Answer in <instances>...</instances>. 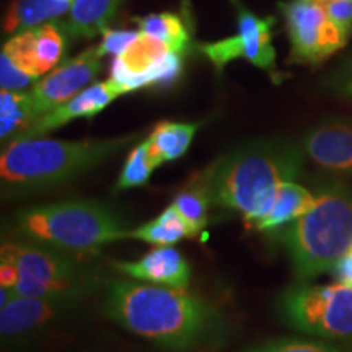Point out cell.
<instances>
[{"mask_svg": "<svg viewBox=\"0 0 352 352\" xmlns=\"http://www.w3.org/2000/svg\"><path fill=\"white\" fill-rule=\"evenodd\" d=\"M104 311L126 331L176 352L196 349L222 333V320L209 303L183 289L135 279L109 283Z\"/></svg>", "mask_w": 352, "mask_h": 352, "instance_id": "1", "label": "cell"}, {"mask_svg": "<svg viewBox=\"0 0 352 352\" xmlns=\"http://www.w3.org/2000/svg\"><path fill=\"white\" fill-rule=\"evenodd\" d=\"M302 170V152L284 139H256L220 157L204 176L212 204L243 215L246 226L263 219L277 189Z\"/></svg>", "mask_w": 352, "mask_h": 352, "instance_id": "2", "label": "cell"}, {"mask_svg": "<svg viewBox=\"0 0 352 352\" xmlns=\"http://www.w3.org/2000/svg\"><path fill=\"white\" fill-rule=\"evenodd\" d=\"M134 138L54 140L13 139L0 157V178L8 192H33L94 170Z\"/></svg>", "mask_w": 352, "mask_h": 352, "instance_id": "3", "label": "cell"}, {"mask_svg": "<svg viewBox=\"0 0 352 352\" xmlns=\"http://www.w3.org/2000/svg\"><path fill=\"white\" fill-rule=\"evenodd\" d=\"M21 239L78 254L131 239L120 210L101 201H60L21 210L16 215Z\"/></svg>", "mask_w": 352, "mask_h": 352, "instance_id": "4", "label": "cell"}, {"mask_svg": "<svg viewBox=\"0 0 352 352\" xmlns=\"http://www.w3.org/2000/svg\"><path fill=\"white\" fill-rule=\"evenodd\" d=\"M0 283L21 297L85 298L98 276L74 253L20 239L2 245Z\"/></svg>", "mask_w": 352, "mask_h": 352, "instance_id": "5", "label": "cell"}, {"mask_svg": "<svg viewBox=\"0 0 352 352\" xmlns=\"http://www.w3.org/2000/svg\"><path fill=\"white\" fill-rule=\"evenodd\" d=\"M283 243L303 279L333 271L352 246L351 192L344 188L321 191L314 208L285 228Z\"/></svg>", "mask_w": 352, "mask_h": 352, "instance_id": "6", "label": "cell"}, {"mask_svg": "<svg viewBox=\"0 0 352 352\" xmlns=\"http://www.w3.org/2000/svg\"><path fill=\"white\" fill-rule=\"evenodd\" d=\"M285 321L298 331L352 340V285H297L280 298Z\"/></svg>", "mask_w": 352, "mask_h": 352, "instance_id": "7", "label": "cell"}, {"mask_svg": "<svg viewBox=\"0 0 352 352\" xmlns=\"http://www.w3.org/2000/svg\"><path fill=\"white\" fill-rule=\"evenodd\" d=\"M83 298L21 297L0 308L2 344L8 349L33 346L51 333L64 328L80 314Z\"/></svg>", "mask_w": 352, "mask_h": 352, "instance_id": "8", "label": "cell"}, {"mask_svg": "<svg viewBox=\"0 0 352 352\" xmlns=\"http://www.w3.org/2000/svg\"><path fill=\"white\" fill-rule=\"evenodd\" d=\"M290 41V59L300 64H320L346 46L347 38L329 19L320 0L279 2Z\"/></svg>", "mask_w": 352, "mask_h": 352, "instance_id": "9", "label": "cell"}, {"mask_svg": "<svg viewBox=\"0 0 352 352\" xmlns=\"http://www.w3.org/2000/svg\"><path fill=\"white\" fill-rule=\"evenodd\" d=\"M232 2L236 10L239 33L222 41L201 44L199 51L217 70H222L230 60L243 57L256 67L276 76V51L272 47V26L276 19H258L253 12L246 10L239 0Z\"/></svg>", "mask_w": 352, "mask_h": 352, "instance_id": "10", "label": "cell"}, {"mask_svg": "<svg viewBox=\"0 0 352 352\" xmlns=\"http://www.w3.org/2000/svg\"><path fill=\"white\" fill-rule=\"evenodd\" d=\"M100 69V47L91 46L82 54L52 70L43 80H39L30 90L34 121L85 90L88 83L94 82L95 77L98 76Z\"/></svg>", "mask_w": 352, "mask_h": 352, "instance_id": "11", "label": "cell"}, {"mask_svg": "<svg viewBox=\"0 0 352 352\" xmlns=\"http://www.w3.org/2000/svg\"><path fill=\"white\" fill-rule=\"evenodd\" d=\"M64 26L56 21L23 30L3 44V52L34 78L56 67L65 51Z\"/></svg>", "mask_w": 352, "mask_h": 352, "instance_id": "12", "label": "cell"}, {"mask_svg": "<svg viewBox=\"0 0 352 352\" xmlns=\"http://www.w3.org/2000/svg\"><path fill=\"white\" fill-rule=\"evenodd\" d=\"M120 95L121 91L118 90V87L111 80L94 83V85L87 87L85 90H82L74 98L39 116L28 129L21 132L19 138L15 139L41 138V135L67 124L72 120H77V118H94L100 111H103Z\"/></svg>", "mask_w": 352, "mask_h": 352, "instance_id": "13", "label": "cell"}, {"mask_svg": "<svg viewBox=\"0 0 352 352\" xmlns=\"http://www.w3.org/2000/svg\"><path fill=\"white\" fill-rule=\"evenodd\" d=\"M114 266L132 279L165 287L184 290L191 280V267L186 258L171 246H157L138 261H122Z\"/></svg>", "mask_w": 352, "mask_h": 352, "instance_id": "14", "label": "cell"}, {"mask_svg": "<svg viewBox=\"0 0 352 352\" xmlns=\"http://www.w3.org/2000/svg\"><path fill=\"white\" fill-rule=\"evenodd\" d=\"M303 151L320 166L333 171L352 170V122H324L307 134Z\"/></svg>", "mask_w": 352, "mask_h": 352, "instance_id": "15", "label": "cell"}, {"mask_svg": "<svg viewBox=\"0 0 352 352\" xmlns=\"http://www.w3.org/2000/svg\"><path fill=\"white\" fill-rule=\"evenodd\" d=\"M315 201L316 196L311 195L308 189L294 182H285L277 189L274 204L270 212L250 227L259 232L277 230L308 212L314 208Z\"/></svg>", "mask_w": 352, "mask_h": 352, "instance_id": "16", "label": "cell"}, {"mask_svg": "<svg viewBox=\"0 0 352 352\" xmlns=\"http://www.w3.org/2000/svg\"><path fill=\"white\" fill-rule=\"evenodd\" d=\"M121 0H74L63 26L70 38L91 39L108 30Z\"/></svg>", "mask_w": 352, "mask_h": 352, "instance_id": "17", "label": "cell"}, {"mask_svg": "<svg viewBox=\"0 0 352 352\" xmlns=\"http://www.w3.org/2000/svg\"><path fill=\"white\" fill-rule=\"evenodd\" d=\"M197 131V124L189 122H173L162 121L153 127L147 139L148 155L153 165L160 166L166 162L178 160L188 152Z\"/></svg>", "mask_w": 352, "mask_h": 352, "instance_id": "18", "label": "cell"}, {"mask_svg": "<svg viewBox=\"0 0 352 352\" xmlns=\"http://www.w3.org/2000/svg\"><path fill=\"white\" fill-rule=\"evenodd\" d=\"M74 0H15L8 8L3 30L13 33L28 30L56 16H60L72 7Z\"/></svg>", "mask_w": 352, "mask_h": 352, "instance_id": "19", "label": "cell"}, {"mask_svg": "<svg viewBox=\"0 0 352 352\" xmlns=\"http://www.w3.org/2000/svg\"><path fill=\"white\" fill-rule=\"evenodd\" d=\"M131 239L147 241L157 246H171L186 236H196L189 223L179 215L173 206H168L164 212L151 222L142 223L131 230Z\"/></svg>", "mask_w": 352, "mask_h": 352, "instance_id": "20", "label": "cell"}, {"mask_svg": "<svg viewBox=\"0 0 352 352\" xmlns=\"http://www.w3.org/2000/svg\"><path fill=\"white\" fill-rule=\"evenodd\" d=\"M30 91L2 90L0 94V138L10 142L33 124Z\"/></svg>", "mask_w": 352, "mask_h": 352, "instance_id": "21", "label": "cell"}, {"mask_svg": "<svg viewBox=\"0 0 352 352\" xmlns=\"http://www.w3.org/2000/svg\"><path fill=\"white\" fill-rule=\"evenodd\" d=\"M140 32L164 41L171 51L186 54L191 47V38L186 26L175 13H153V15L134 19Z\"/></svg>", "mask_w": 352, "mask_h": 352, "instance_id": "22", "label": "cell"}, {"mask_svg": "<svg viewBox=\"0 0 352 352\" xmlns=\"http://www.w3.org/2000/svg\"><path fill=\"white\" fill-rule=\"evenodd\" d=\"M210 204H212V199H210L209 189L204 183H201L182 189L170 206H173L179 215L186 220L195 235H199L202 228L208 226Z\"/></svg>", "mask_w": 352, "mask_h": 352, "instance_id": "23", "label": "cell"}, {"mask_svg": "<svg viewBox=\"0 0 352 352\" xmlns=\"http://www.w3.org/2000/svg\"><path fill=\"white\" fill-rule=\"evenodd\" d=\"M155 168L157 166L153 165L152 158L148 155L147 140H144V142L135 145L129 152V155H127L120 178H118L116 188L122 191V189L144 186L151 179Z\"/></svg>", "mask_w": 352, "mask_h": 352, "instance_id": "24", "label": "cell"}, {"mask_svg": "<svg viewBox=\"0 0 352 352\" xmlns=\"http://www.w3.org/2000/svg\"><path fill=\"white\" fill-rule=\"evenodd\" d=\"M246 352H341L336 347L323 344V342L305 340H277L266 344L253 347Z\"/></svg>", "mask_w": 352, "mask_h": 352, "instance_id": "25", "label": "cell"}, {"mask_svg": "<svg viewBox=\"0 0 352 352\" xmlns=\"http://www.w3.org/2000/svg\"><path fill=\"white\" fill-rule=\"evenodd\" d=\"M36 80L38 78H34L28 72H25L23 69H20L2 51V56H0V85H2V90H23L30 83Z\"/></svg>", "mask_w": 352, "mask_h": 352, "instance_id": "26", "label": "cell"}, {"mask_svg": "<svg viewBox=\"0 0 352 352\" xmlns=\"http://www.w3.org/2000/svg\"><path fill=\"white\" fill-rule=\"evenodd\" d=\"M138 36L139 32H116V30H107V32L103 33V39H101V43L98 44L101 57L107 54H122Z\"/></svg>", "mask_w": 352, "mask_h": 352, "instance_id": "27", "label": "cell"}, {"mask_svg": "<svg viewBox=\"0 0 352 352\" xmlns=\"http://www.w3.org/2000/svg\"><path fill=\"white\" fill-rule=\"evenodd\" d=\"M329 19L346 36L352 34V0H328L323 2Z\"/></svg>", "mask_w": 352, "mask_h": 352, "instance_id": "28", "label": "cell"}, {"mask_svg": "<svg viewBox=\"0 0 352 352\" xmlns=\"http://www.w3.org/2000/svg\"><path fill=\"white\" fill-rule=\"evenodd\" d=\"M334 94L352 98V57L331 78Z\"/></svg>", "mask_w": 352, "mask_h": 352, "instance_id": "29", "label": "cell"}, {"mask_svg": "<svg viewBox=\"0 0 352 352\" xmlns=\"http://www.w3.org/2000/svg\"><path fill=\"white\" fill-rule=\"evenodd\" d=\"M333 274L336 277L338 283L352 285V246L349 248V252L333 267Z\"/></svg>", "mask_w": 352, "mask_h": 352, "instance_id": "30", "label": "cell"}, {"mask_svg": "<svg viewBox=\"0 0 352 352\" xmlns=\"http://www.w3.org/2000/svg\"><path fill=\"white\" fill-rule=\"evenodd\" d=\"M320 2H328V0H320Z\"/></svg>", "mask_w": 352, "mask_h": 352, "instance_id": "31", "label": "cell"}]
</instances>
